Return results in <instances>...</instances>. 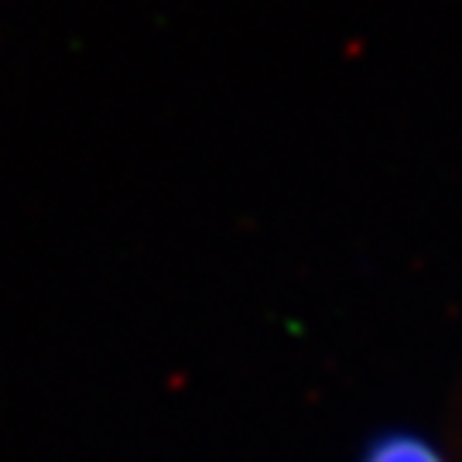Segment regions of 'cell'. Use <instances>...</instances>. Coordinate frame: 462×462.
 <instances>
[{"label": "cell", "instance_id": "1", "mask_svg": "<svg viewBox=\"0 0 462 462\" xmlns=\"http://www.w3.org/2000/svg\"><path fill=\"white\" fill-rule=\"evenodd\" d=\"M366 462H442V459H439L425 442H414V439H394V442L380 446Z\"/></svg>", "mask_w": 462, "mask_h": 462}]
</instances>
